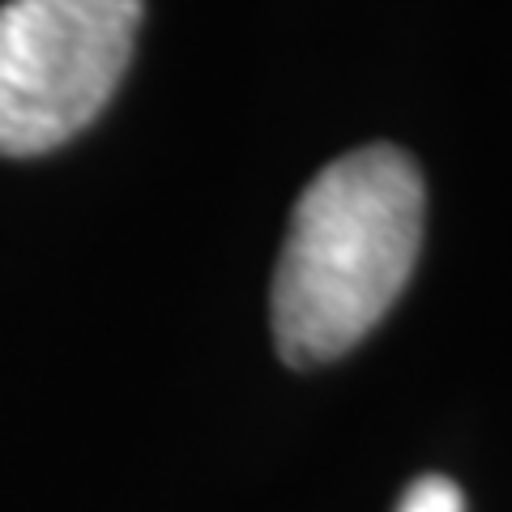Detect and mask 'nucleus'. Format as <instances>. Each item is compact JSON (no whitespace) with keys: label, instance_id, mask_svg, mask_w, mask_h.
I'll use <instances>...</instances> for the list:
<instances>
[{"label":"nucleus","instance_id":"f257e3e1","mask_svg":"<svg viewBox=\"0 0 512 512\" xmlns=\"http://www.w3.org/2000/svg\"><path fill=\"white\" fill-rule=\"evenodd\" d=\"M427 188L397 146H363L316 175L291 210L274 274V342L291 367L342 359L406 291Z\"/></svg>","mask_w":512,"mask_h":512},{"label":"nucleus","instance_id":"f03ea898","mask_svg":"<svg viewBox=\"0 0 512 512\" xmlns=\"http://www.w3.org/2000/svg\"><path fill=\"white\" fill-rule=\"evenodd\" d=\"M146 0L0 5V158H35L111 103L133 60Z\"/></svg>","mask_w":512,"mask_h":512},{"label":"nucleus","instance_id":"7ed1b4c3","mask_svg":"<svg viewBox=\"0 0 512 512\" xmlns=\"http://www.w3.org/2000/svg\"><path fill=\"white\" fill-rule=\"evenodd\" d=\"M397 512H466V495H461V487L453 483V478L423 474L406 487Z\"/></svg>","mask_w":512,"mask_h":512}]
</instances>
